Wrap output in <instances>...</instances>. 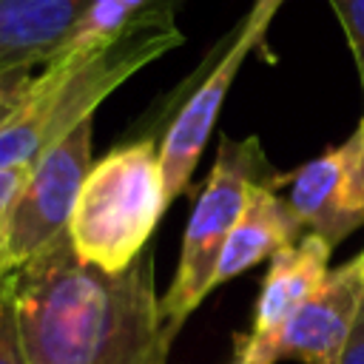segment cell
<instances>
[{
	"label": "cell",
	"instance_id": "cell-1",
	"mask_svg": "<svg viewBox=\"0 0 364 364\" xmlns=\"http://www.w3.org/2000/svg\"><path fill=\"white\" fill-rule=\"evenodd\" d=\"M26 364H165L171 338L148 259L122 273L82 264L68 233L11 270Z\"/></svg>",
	"mask_w": 364,
	"mask_h": 364
},
{
	"label": "cell",
	"instance_id": "cell-2",
	"mask_svg": "<svg viewBox=\"0 0 364 364\" xmlns=\"http://www.w3.org/2000/svg\"><path fill=\"white\" fill-rule=\"evenodd\" d=\"M165 205V179L154 142L142 139L111 151L91 165L77 193L65 228L74 256L105 273L128 270L151 239Z\"/></svg>",
	"mask_w": 364,
	"mask_h": 364
},
{
	"label": "cell",
	"instance_id": "cell-3",
	"mask_svg": "<svg viewBox=\"0 0 364 364\" xmlns=\"http://www.w3.org/2000/svg\"><path fill=\"white\" fill-rule=\"evenodd\" d=\"M264 179L267 173L256 139H222L205 191L199 193L193 213L188 219L176 273L171 279V287L159 299L162 324L171 341L185 324V318L199 307V301L216 287V267L225 242L236 228L253 185Z\"/></svg>",
	"mask_w": 364,
	"mask_h": 364
},
{
	"label": "cell",
	"instance_id": "cell-4",
	"mask_svg": "<svg viewBox=\"0 0 364 364\" xmlns=\"http://www.w3.org/2000/svg\"><path fill=\"white\" fill-rule=\"evenodd\" d=\"M91 117L80 119L31 162L26 185L9 213V273L26 264L60 236H65L77 193L91 171Z\"/></svg>",
	"mask_w": 364,
	"mask_h": 364
},
{
	"label": "cell",
	"instance_id": "cell-5",
	"mask_svg": "<svg viewBox=\"0 0 364 364\" xmlns=\"http://www.w3.org/2000/svg\"><path fill=\"white\" fill-rule=\"evenodd\" d=\"M364 299V259L355 256L338 270H330L324 282L296 307V313L282 324V330L264 341L253 344L247 336L236 338V347L264 358H296L301 364H336L355 313Z\"/></svg>",
	"mask_w": 364,
	"mask_h": 364
},
{
	"label": "cell",
	"instance_id": "cell-6",
	"mask_svg": "<svg viewBox=\"0 0 364 364\" xmlns=\"http://www.w3.org/2000/svg\"><path fill=\"white\" fill-rule=\"evenodd\" d=\"M299 233H316L330 247L364 225L361 136L353 131L338 148L301 165L284 196Z\"/></svg>",
	"mask_w": 364,
	"mask_h": 364
},
{
	"label": "cell",
	"instance_id": "cell-7",
	"mask_svg": "<svg viewBox=\"0 0 364 364\" xmlns=\"http://www.w3.org/2000/svg\"><path fill=\"white\" fill-rule=\"evenodd\" d=\"M282 0H259L256 11L250 14L245 31L239 34V40L230 46V51L222 57V63L208 74V80L196 88V94L185 102V108L176 114L173 125L168 128L162 145H159V168H162V179H165V196L168 202L185 191L199 154L210 136V128L219 117V108L225 102V94L245 60V54L253 48L256 37L264 31L270 14L276 11Z\"/></svg>",
	"mask_w": 364,
	"mask_h": 364
},
{
	"label": "cell",
	"instance_id": "cell-8",
	"mask_svg": "<svg viewBox=\"0 0 364 364\" xmlns=\"http://www.w3.org/2000/svg\"><path fill=\"white\" fill-rule=\"evenodd\" d=\"M330 250L333 247L321 236L304 233L299 236V242H290L270 256V267L256 301L253 327L247 333L253 344L270 341L296 313V307L324 282V276L330 273Z\"/></svg>",
	"mask_w": 364,
	"mask_h": 364
},
{
	"label": "cell",
	"instance_id": "cell-9",
	"mask_svg": "<svg viewBox=\"0 0 364 364\" xmlns=\"http://www.w3.org/2000/svg\"><path fill=\"white\" fill-rule=\"evenodd\" d=\"M91 0H0V74L43 68Z\"/></svg>",
	"mask_w": 364,
	"mask_h": 364
},
{
	"label": "cell",
	"instance_id": "cell-10",
	"mask_svg": "<svg viewBox=\"0 0 364 364\" xmlns=\"http://www.w3.org/2000/svg\"><path fill=\"white\" fill-rule=\"evenodd\" d=\"M296 236L301 233L287 210V202L276 193L273 182L270 179L256 182L236 228L225 242V250L216 267V284H225L228 279L245 273L247 267L287 247Z\"/></svg>",
	"mask_w": 364,
	"mask_h": 364
},
{
	"label": "cell",
	"instance_id": "cell-11",
	"mask_svg": "<svg viewBox=\"0 0 364 364\" xmlns=\"http://www.w3.org/2000/svg\"><path fill=\"white\" fill-rule=\"evenodd\" d=\"M145 3L148 0H91L51 60H85L88 54L111 46L131 26L134 11H139Z\"/></svg>",
	"mask_w": 364,
	"mask_h": 364
},
{
	"label": "cell",
	"instance_id": "cell-12",
	"mask_svg": "<svg viewBox=\"0 0 364 364\" xmlns=\"http://www.w3.org/2000/svg\"><path fill=\"white\" fill-rule=\"evenodd\" d=\"M31 165H17V168H3L0 171V287L6 284V279L11 276L6 267V233H9V213L11 205L17 199V193L26 185Z\"/></svg>",
	"mask_w": 364,
	"mask_h": 364
},
{
	"label": "cell",
	"instance_id": "cell-13",
	"mask_svg": "<svg viewBox=\"0 0 364 364\" xmlns=\"http://www.w3.org/2000/svg\"><path fill=\"white\" fill-rule=\"evenodd\" d=\"M0 364H26L17 313H14L11 293H9V279L0 287Z\"/></svg>",
	"mask_w": 364,
	"mask_h": 364
},
{
	"label": "cell",
	"instance_id": "cell-14",
	"mask_svg": "<svg viewBox=\"0 0 364 364\" xmlns=\"http://www.w3.org/2000/svg\"><path fill=\"white\" fill-rule=\"evenodd\" d=\"M333 9L344 26V34L361 77V88H364V0H333Z\"/></svg>",
	"mask_w": 364,
	"mask_h": 364
},
{
	"label": "cell",
	"instance_id": "cell-15",
	"mask_svg": "<svg viewBox=\"0 0 364 364\" xmlns=\"http://www.w3.org/2000/svg\"><path fill=\"white\" fill-rule=\"evenodd\" d=\"M40 68H14L0 74V125L20 108V102L28 97Z\"/></svg>",
	"mask_w": 364,
	"mask_h": 364
},
{
	"label": "cell",
	"instance_id": "cell-16",
	"mask_svg": "<svg viewBox=\"0 0 364 364\" xmlns=\"http://www.w3.org/2000/svg\"><path fill=\"white\" fill-rule=\"evenodd\" d=\"M336 364H364V299H361V307L355 313L353 330H350Z\"/></svg>",
	"mask_w": 364,
	"mask_h": 364
},
{
	"label": "cell",
	"instance_id": "cell-17",
	"mask_svg": "<svg viewBox=\"0 0 364 364\" xmlns=\"http://www.w3.org/2000/svg\"><path fill=\"white\" fill-rule=\"evenodd\" d=\"M230 364H270V361H264V358H259V355H253V353L236 347V358H233Z\"/></svg>",
	"mask_w": 364,
	"mask_h": 364
},
{
	"label": "cell",
	"instance_id": "cell-18",
	"mask_svg": "<svg viewBox=\"0 0 364 364\" xmlns=\"http://www.w3.org/2000/svg\"><path fill=\"white\" fill-rule=\"evenodd\" d=\"M358 136H361V168H364V117H361V122H358Z\"/></svg>",
	"mask_w": 364,
	"mask_h": 364
},
{
	"label": "cell",
	"instance_id": "cell-19",
	"mask_svg": "<svg viewBox=\"0 0 364 364\" xmlns=\"http://www.w3.org/2000/svg\"><path fill=\"white\" fill-rule=\"evenodd\" d=\"M361 259H364V253H361Z\"/></svg>",
	"mask_w": 364,
	"mask_h": 364
}]
</instances>
